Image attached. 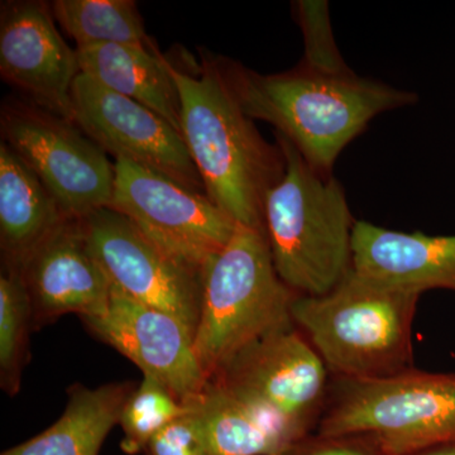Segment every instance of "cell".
Listing matches in <instances>:
<instances>
[{
  "instance_id": "cell-26",
  "label": "cell",
  "mask_w": 455,
  "mask_h": 455,
  "mask_svg": "<svg viewBox=\"0 0 455 455\" xmlns=\"http://www.w3.org/2000/svg\"><path fill=\"white\" fill-rule=\"evenodd\" d=\"M411 455H455V443L451 444L436 445V447L425 449Z\"/></svg>"
},
{
  "instance_id": "cell-23",
  "label": "cell",
  "mask_w": 455,
  "mask_h": 455,
  "mask_svg": "<svg viewBox=\"0 0 455 455\" xmlns=\"http://www.w3.org/2000/svg\"><path fill=\"white\" fill-rule=\"evenodd\" d=\"M296 17L304 33L305 53L300 68L329 76H347L355 71L344 62L335 44L328 2H296Z\"/></svg>"
},
{
  "instance_id": "cell-12",
  "label": "cell",
  "mask_w": 455,
  "mask_h": 455,
  "mask_svg": "<svg viewBox=\"0 0 455 455\" xmlns=\"http://www.w3.org/2000/svg\"><path fill=\"white\" fill-rule=\"evenodd\" d=\"M0 74L32 104L75 124L76 50L57 31L51 5L11 2L0 18Z\"/></svg>"
},
{
  "instance_id": "cell-15",
  "label": "cell",
  "mask_w": 455,
  "mask_h": 455,
  "mask_svg": "<svg viewBox=\"0 0 455 455\" xmlns=\"http://www.w3.org/2000/svg\"><path fill=\"white\" fill-rule=\"evenodd\" d=\"M352 268L379 283L419 293L455 292V235L403 233L357 220Z\"/></svg>"
},
{
  "instance_id": "cell-11",
  "label": "cell",
  "mask_w": 455,
  "mask_h": 455,
  "mask_svg": "<svg viewBox=\"0 0 455 455\" xmlns=\"http://www.w3.org/2000/svg\"><path fill=\"white\" fill-rule=\"evenodd\" d=\"M73 106L75 124L106 154L157 171L205 194L184 137L154 110L84 74L75 80Z\"/></svg>"
},
{
  "instance_id": "cell-1",
  "label": "cell",
  "mask_w": 455,
  "mask_h": 455,
  "mask_svg": "<svg viewBox=\"0 0 455 455\" xmlns=\"http://www.w3.org/2000/svg\"><path fill=\"white\" fill-rule=\"evenodd\" d=\"M181 104V131L206 196L238 226L266 235L265 200L283 180L286 158L244 113L218 57L169 59ZM267 238V236H266Z\"/></svg>"
},
{
  "instance_id": "cell-13",
  "label": "cell",
  "mask_w": 455,
  "mask_h": 455,
  "mask_svg": "<svg viewBox=\"0 0 455 455\" xmlns=\"http://www.w3.org/2000/svg\"><path fill=\"white\" fill-rule=\"evenodd\" d=\"M95 337L109 344L182 401L197 396L208 379L194 349V337L175 316L134 300L112 284L101 315L82 319Z\"/></svg>"
},
{
  "instance_id": "cell-14",
  "label": "cell",
  "mask_w": 455,
  "mask_h": 455,
  "mask_svg": "<svg viewBox=\"0 0 455 455\" xmlns=\"http://www.w3.org/2000/svg\"><path fill=\"white\" fill-rule=\"evenodd\" d=\"M32 305L33 328L66 314L101 315L112 283L95 259L80 220H68L35 251L18 275Z\"/></svg>"
},
{
  "instance_id": "cell-16",
  "label": "cell",
  "mask_w": 455,
  "mask_h": 455,
  "mask_svg": "<svg viewBox=\"0 0 455 455\" xmlns=\"http://www.w3.org/2000/svg\"><path fill=\"white\" fill-rule=\"evenodd\" d=\"M68 220L41 180L7 145H0V248L3 271L20 275L27 260Z\"/></svg>"
},
{
  "instance_id": "cell-9",
  "label": "cell",
  "mask_w": 455,
  "mask_h": 455,
  "mask_svg": "<svg viewBox=\"0 0 455 455\" xmlns=\"http://www.w3.org/2000/svg\"><path fill=\"white\" fill-rule=\"evenodd\" d=\"M114 171L109 208L182 262L202 271L235 235L238 224L205 194L124 158L116 160Z\"/></svg>"
},
{
  "instance_id": "cell-10",
  "label": "cell",
  "mask_w": 455,
  "mask_h": 455,
  "mask_svg": "<svg viewBox=\"0 0 455 455\" xmlns=\"http://www.w3.org/2000/svg\"><path fill=\"white\" fill-rule=\"evenodd\" d=\"M80 220L90 248L113 286L147 307L175 316L196 338L202 271L166 252L113 209H99Z\"/></svg>"
},
{
  "instance_id": "cell-4",
  "label": "cell",
  "mask_w": 455,
  "mask_h": 455,
  "mask_svg": "<svg viewBox=\"0 0 455 455\" xmlns=\"http://www.w3.org/2000/svg\"><path fill=\"white\" fill-rule=\"evenodd\" d=\"M286 172L265 200L266 236L278 276L299 295L331 291L352 269L353 230L343 185L317 172L275 132Z\"/></svg>"
},
{
  "instance_id": "cell-27",
  "label": "cell",
  "mask_w": 455,
  "mask_h": 455,
  "mask_svg": "<svg viewBox=\"0 0 455 455\" xmlns=\"http://www.w3.org/2000/svg\"><path fill=\"white\" fill-rule=\"evenodd\" d=\"M147 455V454H146Z\"/></svg>"
},
{
  "instance_id": "cell-19",
  "label": "cell",
  "mask_w": 455,
  "mask_h": 455,
  "mask_svg": "<svg viewBox=\"0 0 455 455\" xmlns=\"http://www.w3.org/2000/svg\"><path fill=\"white\" fill-rule=\"evenodd\" d=\"M134 388L132 382L97 388L73 386L64 414L55 424L2 455H99L104 440L121 423L123 409Z\"/></svg>"
},
{
  "instance_id": "cell-17",
  "label": "cell",
  "mask_w": 455,
  "mask_h": 455,
  "mask_svg": "<svg viewBox=\"0 0 455 455\" xmlns=\"http://www.w3.org/2000/svg\"><path fill=\"white\" fill-rule=\"evenodd\" d=\"M202 455H283L295 440L276 421L209 381L188 400Z\"/></svg>"
},
{
  "instance_id": "cell-24",
  "label": "cell",
  "mask_w": 455,
  "mask_h": 455,
  "mask_svg": "<svg viewBox=\"0 0 455 455\" xmlns=\"http://www.w3.org/2000/svg\"><path fill=\"white\" fill-rule=\"evenodd\" d=\"M283 455H383L371 440L362 436H305Z\"/></svg>"
},
{
  "instance_id": "cell-3",
  "label": "cell",
  "mask_w": 455,
  "mask_h": 455,
  "mask_svg": "<svg viewBox=\"0 0 455 455\" xmlns=\"http://www.w3.org/2000/svg\"><path fill=\"white\" fill-rule=\"evenodd\" d=\"M420 296L352 268L324 295L296 296L291 317L331 376L388 379L415 368L412 325Z\"/></svg>"
},
{
  "instance_id": "cell-18",
  "label": "cell",
  "mask_w": 455,
  "mask_h": 455,
  "mask_svg": "<svg viewBox=\"0 0 455 455\" xmlns=\"http://www.w3.org/2000/svg\"><path fill=\"white\" fill-rule=\"evenodd\" d=\"M80 74L154 110L182 134L181 104L167 56L157 47L103 44L76 50Z\"/></svg>"
},
{
  "instance_id": "cell-25",
  "label": "cell",
  "mask_w": 455,
  "mask_h": 455,
  "mask_svg": "<svg viewBox=\"0 0 455 455\" xmlns=\"http://www.w3.org/2000/svg\"><path fill=\"white\" fill-rule=\"evenodd\" d=\"M147 455H202L196 427L188 414L164 427L146 449Z\"/></svg>"
},
{
  "instance_id": "cell-8",
  "label": "cell",
  "mask_w": 455,
  "mask_h": 455,
  "mask_svg": "<svg viewBox=\"0 0 455 455\" xmlns=\"http://www.w3.org/2000/svg\"><path fill=\"white\" fill-rule=\"evenodd\" d=\"M0 124L3 142L28 164L68 220L109 208L114 164L76 124L20 101L3 107Z\"/></svg>"
},
{
  "instance_id": "cell-22",
  "label": "cell",
  "mask_w": 455,
  "mask_h": 455,
  "mask_svg": "<svg viewBox=\"0 0 455 455\" xmlns=\"http://www.w3.org/2000/svg\"><path fill=\"white\" fill-rule=\"evenodd\" d=\"M187 414V403L169 387L152 377L143 376V381L136 386L123 409L119 423L124 434L123 451L130 455L146 451L157 434Z\"/></svg>"
},
{
  "instance_id": "cell-21",
  "label": "cell",
  "mask_w": 455,
  "mask_h": 455,
  "mask_svg": "<svg viewBox=\"0 0 455 455\" xmlns=\"http://www.w3.org/2000/svg\"><path fill=\"white\" fill-rule=\"evenodd\" d=\"M33 328L32 305L22 278L3 271L0 277V383L14 396L28 362V335Z\"/></svg>"
},
{
  "instance_id": "cell-2",
  "label": "cell",
  "mask_w": 455,
  "mask_h": 455,
  "mask_svg": "<svg viewBox=\"0 0 455 455\" xmlns=\"http://www.w3.org/2000/svg\"><path fill=\"white\" fill-rule=\"evenodd\" d=\"M218 62L244 113L274 125L325 176L333 175L343 149L372 119L419 100L415 92L357 74L329 76L298 65L287 73L263 75L226 57Z\"/></svg>"
},
{
  "instance_id": "cell-6",
  "label": "cell",
  "mask_w": 455,
  "mask_h": 455,
  "mask_svg": "<svg viewBox=\"0 0 455 455\" xmlns=\"http://www.w3.org/2000/svg\"><path fill=\"white\" fill-rule=\"evenodd\" d=\"M317 435L362 436L383 455L455 443V373L409 371L382 379L331 376Z\"/></svg>"
},
{
  "instance_id": "cell-20",
  "label": "cell",
  "mask_w": 455,
  "mask_h": 455,
  "mask_svg": "<svg viewBox=\"0 0 455 455\" xmlns=\"http://www.w3.org/2000/svg\"><path fill=\"white\" fill-rule=\"evenodd\" d=\"M51 11L76 44L75 50L103 44L155 46L133 0H56Z\"/></svg>"
},
{
  "instance_id": "cell-5",
  "label": "cell",
  "mask_w": 455,
  "mask_h": 455,
  "mask_svg": "<svg viewBox=\"0 0 455 455\" xmlns=\"http://www.w3.org/2000/svg\"><path fill=\"white\" fill-rule=\"evenodd\" d=\"M298 295L278 276L266 235L238 226L202 267L194 349L208 381L254 341L293 325Z\"/></svg>"
},
{
  "instance_id": "cell-7",
  "label": "cell",
  "mask_w": 455,
  "mask_h": 455,
  "mask_svg": "<svg viewBox=\"0 0 455 455\" xmlns=\"http://www.w3.org/2000/svg\"><path fill=\"white\" fill-rule=\"evenodd\" d=\"M211 381L301 440L316 429L331 373L310 341L291 325L254 341Z\"/></svg>"
}]
</instances>
